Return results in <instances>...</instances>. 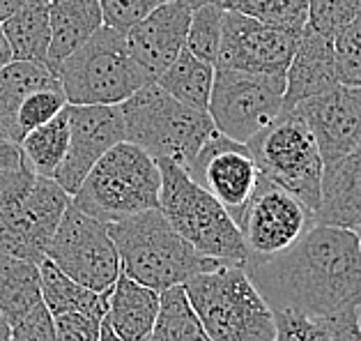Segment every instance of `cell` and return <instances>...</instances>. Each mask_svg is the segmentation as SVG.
Listing matches in <instances>:
<instances>
[{
  "instance_id": "cell-1",
  "label": "cell",
  "mask_w": 361,
  "mask_h": 341,
  "mask_svg": "<svg viewBox=\"0 0 361 341\" xmlns=\"http://www.w3.org/2000/svg\"><path fill=\"white\" fill-rule=\"evenodd\" d=\"M244 270L274 311L327 318L361 304L359 238L341 226L313 222L286 251L249 256Z\"/></svg>"
},
{
  "instance_id": "cell-2",
  "label": "cell",
  "mask_w": 361,
  "mask_h": 341,
  "mask_svg": "<svg viewBox=\"0 0 361 341\" xmlns=\"http://www.w3.org/2000/svg\"><path fill=\"white\" fill-rule=\"evenodd\" d=\"M125 138L154 160H169L191 171L200 152L219 134L207 111L175 100L157 81L143 85L120 104Z\"/></svg>"
},
{
  "instance_id": "cell-3",
  "label": "cell",
  "mask_w": 361,
  "mask_h": 341,
  "mask_svg": "<svg viewBox=\"0 0 361 341\" xmlns=\"http://www.w3.org/2000/svg\"><path fill=\"white\" fill-rule=\"evenodd\" d=\"M109 233L120 253L122 275L159 293L182 286L193 275L219 265V261L193 249L159 208L113 222L109 224Z\"/></svg>"
},
{
  "instance_id": "cell-4",
  "label": "cell",
  "mask_w": 361,
  "mask_h": 341,
  "mask_svg": "<svg viewBox=\"0 0 361 341\" xmlns=\"http://www.w3.org/2000/svg\"><path fill=\"white\" fill-rule=\"evenodd\" d=\"M182 286L212 341H274L276 313L244 265L219 263Z\"/></svg>"
},
{
  "instance_id": "cell-5",
  "label": "cell",
  "mask_w": 361,
  "mask_h": 341,
  "mask_svg": "<svg viewBox=\"0 0 361 341\" xmlns=\"http://www.w3.org/2000/svg\"><path fill=\"white\" fill-rule=\"evenodd\" d=\"M157 164L161 169L159 210L173 229L202 256L244 265L249 249L231 213L184 166L169 160Z\"/></svg>"
},
{
  "instance_id": "cell-6",
  "label": "cell",
  "mask_w": 361,
  "mask_h": 341,
  "mask_svg": "<svg viewBox=\"0 0 361 341\" xmlns=\"http://www.w3.org/2000/svg\"><path fill=\"white\" fill-rule=\"evenodd\" d=\"M159 164L140 145L125 138L87 171L72 203L94 220L113 224L159 208Z\"/></svg>"
},
{
  "instance_id": "cell-7",
  "label": "cell",
  "mask_w": 361,
  "mask_h": 341,
  "mask_svg": "<svg viewBox=\"0 0 361 341\" xmlns=\"http://www.w3.org/2000/svg\"><path fill=\"white\" fill-rule=\"evenodd\" d=\"M58 81L69 104H122L152 83L131 56L125 32L102 25L58 67Z\"/></svg>"
},
{
  "instance_id": "cell-8",
  "label": "cell",
  "mask_w": 361,
  "mask_h": 341,
  "mask_svg": "<svg viewBox=\"0 0 361 341\" xmlns=\"http://www.w3.org/2000/svg\"><path fill=\"white\" fill-rule=\"evenodd\" d=\"M249 152L260 169V178L295 194L308 210L320 205L324 162L313 132L295 111H283L276 122L251 138Z\"/></svg>"
},
{
  "instance_id": "cell-9",
  "label": "cell",
  "mask_w": 361,
  "mask_h": 341,
  "mask_svg": "<svg viewBox=\"0 0 361 341\" xmlns=\"http://www.w3.org/2000/svg\"><path fill=\"white\" fill-rule=\"evenodd\" d=\"M286 74H253L216 67L207 113L219 134L249 143L286 111Z\"/></svg>"
},
{
  "instance_id": "cell-10",
  "label": "cell",
  "mask_w": 361,
  "mask_h": 341,
  "mask_svg": "<svg viewBox=\"0 0 361 341\" xmlns=\"http://www.w3.org/2000/svg\"><path fill=\"white\" fill-rule=\"evenodd\" d=\"M47 258L97 293H109L122 273L120 253L109 233V224L94 220L74 203L65 210L47 247Z\"/></svg>"
},
{
  "instance_id": "cell-11",
  "label": "cell",
  "mask_w": 361,
  "mask_h": 341,
  "mask_svg": "<svg viewBox=\"0 0 361 341\" xmlns=\"http://www.w3.org/2000/svg\"><path fill=\"white\" fill-rule=\"evenodd\" d=\"M72 194L54 178L37 176L19 203L0 208V253L42 263Z\"/></svg>"
},
{
  "instance_id": "cell-12",
  "label": "cell",
  "mask_w": 361,
  "mask_h": 341,
  "mask_svg": "<svg viewBox=\"0 0 361 341\" xmlns=\"http://www.w3.org/2000/svg\"><path fill=\"white\" fill-rule=\"evenodd\" d=\"M299 35L302 32L276 28L242 12L226 10L216 67L253 74H286Z\"/></svg>"
},
{
  "instance_id": "cell-13",
  "label": "cell",
  "mask_w": 361,
  "mask_h": 341,
  "mask_svg": "<svg viewBox=\"0 0 361 341\" xmlns=\"http://www.w3.org/2000/svg\"><path fill=\"white\" fill-rule=\"evenodd\" d=\"M311 224L313 210L283 187L260 178L240 220V231L249 256H274L295 244Z\"/></svg>"
},
{
  "instance_id": "cell-14",
  "label": "cell",
  "mask_w": 361,
  "mask_h": 341,
  "mask_svg": "<svg viewBox=\"0 0 361 341\" xmlns=\"http://www.w3.org/2000/svg\"><path fill=\"white\" fill-rule=\"evenodd\" d=\"M69 148L54 180L76 194L87 171L116 143L125 141V116L120 104H69Z\"/></svg>"
},
{
  "instance_id": "cell-15",
  "label": "cell",
  "mask_w": 361,
  "mask_h": 341,
  "mask_svg": "<svg viewBox=\"0 0 361 341\" xmlns=\"http://www.w3.org/2000/svg\"><path fill=\"white\" fill-rule=\"evenodd\" d=\"M191 178L200 182L240 226L246 205L260 185V169L244 143L216 134L191 166Z\"/></svg>"
},
{
  "instance_id": "cell-16",
  "label": "cell",
  "mask_w": 361,
  "mask_h": 341,
  "mask_svg": "<svg viewBox=\"0 0 361 341\" xmlns=\"http://www.w3.org/2000/svg\"><path fill=\"white\" fill-rule=\"evenodd\" d=\"M290 111L299 113L313 132L324 166L361 145V85L336 83Z\"/></svg>"
},
{
  "instance_id": "cell-17",
  "label": "cell",
  "mask_w": 361,
  "mask_h": 341,
  "mask_svg": "<svg viewBox=\"0 0 361 341\" xmlns=\"http://www.w3.org/2000/svg\"><path fill=\"white\" fill-rule=\"evenodd\" d=\"M189 21L191 7L182 0H169L125 32L131 56L152 81H157V76L187 47Z\"/></svg>"
},
{
  "instance_id": "cell-18",
  "label": "cell",
  "mask_w": 361,
  "mask_h": 341,
  "mask_svg": "<svg viewBox=\"0 0 361 341\" xmlns=\"http://www.w3.org/2000/svg\"><path fill=\"white\" fill-rule=\"evenodd\" d=\"M286 111L341 83L334 35L322 32L308 23L304 25L295 56L286 69Z\"/></svg>"
},
{
  "instance_id": "cell-19",
  "label": "cell",
  "mask_w": 361,
  "mask_h": 341,
  "mask_svg": "<svg viewBox=\"0 0 361 341\" xmlns=\"http://www.w3.org/2000/svg\"><path fill=\"white\" fill-rule=\"evenodd\" d=\"M313 222L350 231L357 229L361 222V145L324 166L320 205L313 213Z\"/></svg>"
},
{
  "instance_id": "cell-20",
  "label": "cell",
  "mask_w": 361,
  "mask_h": 341,
  "mask_svg": "<svg viewBox=\"0 0 361 341\" xmlns=\"http://www.w3.org/2000/svg\"><path fill=\"white\" fill-rule=\"evenodd\" d=\"M159 307V291L120 273L116 286L109 293V309L104 318L122 341H145L154 328Z\"/></svg>"
},
{
  "instance_id": "cell-21",
  "label": "cell",
  "mask_w": 361,
  "mask_h": 341,
  "mask_svg": "<svg viewBox=\"0 0 361 341\" xmlns=\"http://www.w3.org/2000/svg\"><path fill=\"white\" fill-rule=\"evenodd\" d=\"M104 25L99 0H54L51 3V47L47 67L58 72L60 63L85 44Z\"/></svg>"
},
{
  "instance_id": "cell-22",
  "label": "cell",
  "mask_w": 361,
  "mask_h": 341,
  "mask_svg": "<svg viewBox=\"0 0 361 341\" xmlns=\"http://www.w3.org/2000/svg\"><path fill=\"white\" fill-rule=\"evenodd\" d=\"M60 85L58 76L47 65L28 60H10L0 67V141L21 143V132L16 125V113L30 92Z\"/></svg>"
},
{
  "instance_id": "cell-23",
  "label": "cell",
  "mask_w": 361,
  "mask_h": 341,
  "mask_svg": "<svg viewBox=\"0 0 361 341\" xmlns=\"http://www.w3.org/2000/svg\"><path fill=\"white\" fill-rule=\"evenodd\" d=\"M3 23L12 60L47 65L51 47V0H28Z\"/></svg>"
},
{
  "instance_id": "cell-24",
  "label": "cell",
  "mask_w": 361,
  "mask_h": 341,
  "mask_svg": "<svg viewBox=\"0 0 361 341\" xmlns=\"http://www.w3.org/2000/svg\"><path fill=\"white\" fill-rule=\"evenodd\" d=\"M39 282H42V302L47 304L49 311L58 313L67 311H83L92 316L104 318L109 309V293H97L92 288L78 284L76 279L65 275L54 261L44 256L39 263Z\"/></svg>"
},
{
  "instance_id": "cell-25",
  "label": "cell",
  "mask_w": 361,
  "mask_h": 341,
  "mask_svg": "<svg viewBox=\"0 0 361 341\" xmlns=\"http://www.w3.org/2000/svg\"><path fill=\"white\" fill-rule=\"evenodd\" d=\"M39 302V263L10 256V253H0V311L10 321V325Z\"/></svg>"
},
{
  "instance_id": "cell-26",
  "label": "cell",
  "mask_w": 361,
  "mask_h": 341,
  "mask_svg": "<svg viewBox=\"0 0 361 341\" xmlns=\"http://www.w3.org/2000/svg\"><path fill=\"white\" fill-rule=\"evenodd\" d=\"M214 72L216 65L200 60L184 47L182 54L157 76V83L166 92H171L175 100L189 104L193 109L207 111L214 85Z\"/></svg>"
},
{
  "instance_id": "cell-27",
  "label": "cell",
  "mask_w": 361,
  "mask_h": 341,
  "mask_svg": "<svg viewBox=\"0 0 361 341\" xmlns=\"http://www.w3.org/2000/svg\"><path fill=\"white\" fill-rule=\"evenodd\" d=\"M145 341H212L193 311L184 286L161 291V307Z\"/></svg>"
},
{
  "instance_id": "cell-28",
  "label": "cell",
  "mask_w": 361,
  "mask_h": 341,
  "mask_svg": "<svg viewBox=\"0 0 361 341\" xmlns=\"http://www.w3.org/2000/svg\"><path fill=\"white\" fill-rule=\"evenodd\" d=\"M69 107V104H67ZM69 148V111H60L47 125L32 129L23 136L21 150L32 171L42 178H54L60 164L65 162Z\"/></svg>"
},
{
  "instance_id": "cell-29",
  "label": "cell",
  "mask_w": 361,
  "mask_h": 341,
  "mask_svg": "<svg viewBox=\"0 0 361 341\" xmlns=\"http://www.w3.org/2000/svg\"><path fill=\"white\" fill-rule=\"evenodd\" d=\"M224 7L276 28L302 32L308 21L311 0H228Z\"/></svg>"
},
{
  "instance_id": "cell-30",
  "label": "cell",
  "mask_w": 361,
  "mask_h": 341,
  "mask_svg": "<svg viewBox=\"0 0 361 341\" xmlns=\"http://www.w3.org/2000/svg\"><path fill=\"white\" fill-rule=\"evenodd\" d=\"M224 5H202L191 10V21L187 30V49L200 60L216 65L219 47L224 30Z\"/></svg>"
},
{
  "instance_id": "cell-31",
  "label": "cell",
  "mask_w": 361,
  "mask_h": 341,
  "mask_svg": "<svg viewBox=\"0 0 361 341\" xmlns=\"http://www.w3.org/2000/svg\"><path fill=\"white\" fill-rule=\"evenodd\" d=\"M67 104L69 102H67L63 85H51V88L30 92L19 107V113H16V125H19L21 136H25L42 125H47L49 120H54L60 111L67 109Z\"/></svg>"
},
{
  "instance_id": "cell-32",
  "label": "cell",
  "mask_w": 361,
  "mask_h": 341,
  "mask_svg": "<svg viewBox=\"0 0 361 341\" xmlns=\"http://www.w3.org/2000/svg\"><path fill=\"white\" fill-rule=\"evenodd\" d=\"M338 81L361 85V12L334 35Z\"/></svg>"
},
{
  "instance_id": "cell-33",
  "label": "cell",
  "mask_w": 361,
  "mask_h": 341,
  "mask_svg": "<svg viewBox=\"0 0 361 341\" xmlns=\"http://www.w3.org/2000/svg\"><path fill=\"white\" fill-rule=\"evenodd\" d=\"M276 313V337L274 341H336L334 332L322 318H311L297 311Z\"/></svg>"
},
{
  "instance_id": "cell-34",
  "label": "cell",
  "mask_w": 361,
  "mask_h": 341,
  "mask_svg": "<svg viewBox=\"0 0 361 341\" xmlns=\"http://www.w3.org/2000/svg\"><path fill=\"white\" fill-rule=\"evenodd\" d=\"M359 12L361 0H311L306 23L327 35H336Z\"/></svg>"
},
{
  "instance_id": "cell-35",
  "label": "cell",
  "mask_w": 361,
  "mask_h": 341,
  "mask_svg": "<svg viewBox=\"0 0 361 341\" xmlns=\"http://www.w3.org/2000/svg\"><path fill=\"white\" fill-rule=\"evenodd\" d=\"M164 3H169V0H99L104 25H111L120 32H127L136 21Z\"/></svg>"
},
{
  "instance_id": "cell-36",
  "label": "cell",
  "mask_w": 361,
  "mask_h": 341,
  "mask_svg": "<svg viewBox=\"0 0 361 341\" xmlns=\"http://www.w3.org/2000/svg\"><path fill=\"white\" fill-rule=\"evenodd\" d=\"M10 341H58L56 337V323L54 313L44 302L21 316L16 323H12V339Z\"/></svg>"
},
{
  "instance_id": "cell-37",
  "label": "cell",
  "mask_w": 361,
  "mask_h": 341,
  "mask_svg": "<svg viewBox=\"0 0 361 341\" xmlns=\"http://www.w3.org/2000/svg\"><path fill=\"white\" fill-rule=\"evenodd\" d=\"M58 341H99L104 318L83 311H67L54 316Z\"/></svg>"
},
{
  "instance_id": "cell-38",
  "label": "cell",
  "mask_w": 361,
  "mask_h": 341,
  "mask_svg": "<svg viewBox=\"0 0 361 341\" xmlns=\"http://www.w3.org/2000/svg\"><path fill=\"white\" fill-rule=\"evenodd\" d=\"M334 332L336 341H361V328L357 321V309H348L341 311L336 316H327L322 318Z\"/></svg>"
},
{
  "instance_id": "cell-39",
  "label": "cell",
  "mask_w": 361,
  "mask_h": 341,
  "mask_svg": "<svg viewBox=\"0 0 361 341\" xmlns=\"http://www.w3.org/2000/svg\"><path fill=\"white\" fill-rule=\"evenodd\" d=\"M28 0H0V21H5L12 12L19 10L21 5H25Z\"/></svg>"
},
{
  "instance_id": "cell-40",
  "label": "cell",
  "mask_w": 361,
  "mask_h": 341,
  "mask_svg": "<svg viewBox=\"0 0 361 341\" xmlns=\"http://www.w3.org/2000/svg\"><path fill=\"white\" fill-rule=\"evenodd\" d=\"M10 60H12V49H10V42L5 37L3 23H0V67H5Z\"/></svg>"
},
{
  "instance_id": "cell-41",
  "label": "cell",
  "mask_w": 361,
  "mask_h": 341,
  "mask_svg": "<svg viewBox=\"0 0 361 341\" xmlns=\"http://www.w3.org/2000/svg\"><path fill=\"white\" fill-rule=\"evenodd\" d=\"M10 339H12V325L3 316V311H0V341H10Z\"/></svg>"
},
{
  "instance_id": "cell-42",
  "label": "cell",
  "mask_w": 361,
  "mask_h": 341,
  "mask_svg": "<svg viewBox=\"0 0 361 341\" xmlns=\"http://www.w3.org/2000/svg\"><path fill=\"white\" fill-rule=\"evenodd\" d=\"M99 341H122L116 332L111 330V325L106 323V318H104V323H102V335H99Z\"/></svg>"
},
{
  "instance_id": "cell-43",
  "label": "cell",
  "mask_w": 361,
  "mask_h": 341,
  "mask_svg": "<svg viewBox=\"0 0 361 341\" xmlns=\"http://www.w3.org/2000/svg\"><path fill=\"white\" fill-rule=\"evenodd\" d=\"M184 5H189L191 10H196V7H202V5H226L228 0H182Z\"/></svg>"
},
{
  "instance_id": "cell-44",
  "label": "cell",
  "mask_w": 361,
  "mask_h": 341,
  "mask_svg": "<svg viewBox=\"0 0 361 341\" xmlns=\"http://www.w3.org/2000/svg\"><path fill=\"white\" fill-rule=\"evenodd\" d=\"M355 233H357V238H359V247H361V222L357 224V229H355Z\"/></svg>"
},
{
  "instance_id": "cell-45",
  "label": "cell",
  "mask_w": 361,
  "mask_h": 341,
  "mask_svg": "<svg viewBox=\"0 0 361 341\" xmlns=\"http://www.w3.org/2000/svg\"><path fill=\"white\" fill-rule=\"evenodd\" d=\"M357 321H359V328H361V304H359V309H357Z\"/></svg>"
},
{
  "instance_id": "cell-46",
  "label": "cell",
  "mask_w": 361,
  "mask_h": 341,
  "mask_svg": "<svg viewBox=\"0 0 361 341\" xmlns=\"http://www.w3.org/2000/svg\"><path fill=\"white\" fill-rule=\"evenodd\" d=\"M51 3H54V0H51Z\"/></svg>"
}]
</instances>
